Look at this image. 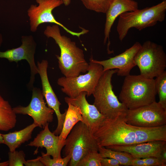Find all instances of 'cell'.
<instances>
[{
  "instance_id": "836d02e7",
  "label": "cell",
  "mask_w": 166,
  "mask_h": 166,
  "mask_svg": "<svg viewBox=\"0 0 166 166\" xmlns=\"http://www.w3.org/2000/svg\"><path fill=\"white\" fill-rule=\"evenodd\" d=\"M63 2V4L66 6H69L70 2L71 0H61Z\"/></svg>"
},
{
  "instance_id": "f546056e",
  "label": "cell",
  "mask_w": 166,
  "mask_h": 166,
  "mask_svg": "<svg viewBox=\"0 0 166 166\" xmlns=\"http://www.w3.org/2000/svg\"><path fill=\"white\" fill-rule=\"evenodd\" d=\"M101 166H119L121 164L117 160L114 159L103 157L101 161Z\"/></svg>"
},
{
  "instance_id": "6da1fadb",
  "label": "cell",
  "mask_w": 166,
  "mask_h": 166,
  "mask_svg": "<svg viewBox=\"0 0 166 166\" xmlns=\"http://www.w3.org/2000/svg\"><path fill=\"white\" fill-rule=\"evenodd\" d=\"M44 33L47 38H53L59 47L60 55L56 57L59 68L65 77L76 76L88 71L89 64L85 58L83 50L69 38L61 35L58 25L47 26Z\"/></svg>"
},
{
  "instance_id": "ffe728a7",
  "label": "cell",
  "mask_w": 166,
  "mask_h": 166,
  "mask_svg": "<svg viewBox=\"0 0 166 166\" xmlns=\"http://www.w3.org/2000/svg\"><path fill=\"white\" fill-rule=\"evenodd\" d=\"M132 126L136 136L135 144L153 141H166V124L152 127Z\"/></svg>"
},
{
  "instance_id": "d590c367",
  "label": "cell",
  "mask_w": 166,
  "mask_h": 166,
  "mask_svg": "<svg viewBox=\"0 0 166 166\" xmlns=\"http://www.w3.org/2000/svg\"><path fill=\"white\" fill-rule=\"evenodd\" d=\"M3 144V141L2 134L0 133V144Z\"/></svg>"
},
{
  "instance_id": "f1b7e54d",
  "label": "cell",
  "mask_w": 166,
  "mask_h": 166,
  "mask_svg": "<svg viewBox=\"0 0 166 166\" xmlns=\"http://www.w3.org/2000/svg\"><path fill=\"white\" fill-rule=\"evenodd\" d=\"M147 166H166V161L159 158L149 157L143 158Z\"/></svg>"
},
{
  "instance_id": "8fae6325",
  "label": "cell",
  "mask_w": 166,
  "mask_h": 166,
  "mask_svg": "<svg viewBox=\"0 0 166 166\" xmlns=\"http://www.w3.org/2000/svg\"><path fill=\"white\" fill-rule=\"evenodd\" d=\"M31 101L26 107L21 105L13 108L16 114L28 115L31 117L34 124L40 128H44L53 120L54 110L46 105L42 91L33 87Z\"/></svg>"
},
{
  "instance_id": "2e32d148",
  "label": "cell",
  "mask_w": 166,
  "mask_h": 166,
  "mask_svg": "<svg viewBox=\"0 0 166 166\" xmlns=\"http://www.w3.org/2000/svg\"><path fill=\"white\" fill-rule=\"evenodd\" d=\"M105 147L127 152L133 158H160L162 152L166 149V141H153L127 145H112Z\"/></svg>"
},
{
  "instance_id": "4316f807",
  "label": "cell",
  "mask_w": 166,
  "mask_h": 166,
  "mask_svg": "<svg viewBox=\"0 0 166 166\" xmlns=\"http://www.w3.org/2000/svg\"><path fill=\"white\" fill-rule=\"evenodd\" d=\"M103 157L98 151H91L87 154L77 163V166H101Z\"/></svg>"
},
{
  "instance_id": "d6986e66",
  "label": "cell",
  "mask_w": 166,
  "mask_h": 166,
  "mask_svg": "<svg viewBox=\"0 0 166 166\" xmlns=\"http://www.w3.org/2000/svg\"><path fill=\"white\" fill-rule=\"evenodd\" d=\"M37 127V125L33 123L21 130L2 134L3 144L8 147L10 151L16 150L22 144L31 139L32 132Z\"/></svg>"
},
{
  "instance_id": "ac0fdd59",
  "label": "cell",
  "mask_w": 166,
  "mask_h": 166,
  "mask_svg": "<svg viewBox=\"0 0 166 166\" xmlns=\"http://www.w3.org/2000/svg\"><path fill=\"white\" fill-rule=\"evenodd\" d=\"M138 9V3L133 0H113L107 10L104 29V43L108 39L109 42V34L112 27L118 16L126 12H131Z\"/></svg>"
},
{
  "instance_id": "8d00e7d4",
  "label": "cell",
  "mask_w": 166,
  "mask_h": 166,
  "mask_svg": "<svg viewBox=\"0 0 166 166\" xmlns=\"http://www.w3.org/2000/svg\"><path fill=\"white\" fill-rule=\"evenodd\" d=\"M1 159L0 158V160H1Z\"/></svg>"
},
{
  "instance_id": "7a4b0ae2",
  "label": "cell",
  "mask_w": 166,
  "mask_h": 166,
  "mask_svg": "<svg viewBox=\"0 0 166 166\" xmlns=\"http://www.w3.org/2000/svg\"><path fill=\"white\" fill-rule=\"evenodd\" d=\"M157 94L154 78L129 74L125 77L119 99L128 109H132L156 101Z\"/></svg>"
},
{
  "instance_id": "83f0119b",
  "label": "cell",
  "mask_w": 166,
  "mask_h": 166,
  "mask_svg": "<svg viewBox=\"0 0 166 166\" xmlns=\"http://www.w3.org/2000/svg\"><path fill=\"white\" fill-rule=\"evenodd\" d=\"M8 155V166H23L25 165L26 160H25L26 155L22 150L18 151L15 150L13 152L10 151Z\"/></svg>"
},
{
  "instance_id": "4fadbf2b",
  "label": "cell",
  "mask_w": 166,
  "mask_h": 166,
  "mask_svg": "<svg viewBox=\"0 0 166 166\" xmlns=\"http://www.w3.org/2000/svg\"><path fill=\"white\" fill-rule=\"evenodd\" d=\"M48 62L43 60L41 62L38 61V73L40 76L42 86V92L48 106L52 109L55 113L57 119V125L53 131L54 134L59 135L62 131L66 113V109L63 113L60 112L61 105L59 101L49 82L47 73Z\"/></svg>"
},
{
  "instance_id": "cb8c5ba5",
  "label": "cell",
  "mask_w": 166,
  "mask_h": 166,
  "mask_svg": "<svg viewBox=\"0 0 166 166\" xmlns=\"http://www.w3.org/2000/svg\"><path fill=\"white\" fill-rule=\"evenodd\" d=\"M155 86L159 97L158 103L166 110V71L156 77Z\"/></svg>"
},
{
  "instance_id": "44dd1931",
  "label": "cell",
  "mask_w": 166,
  "mask_h": 166,
  "mask_svg": "<svg viewBox=\"0 0 166 166\" xmlns=\"http://www.w3.org/2000/svg\"><path fill=\"white\" fill-rule=\"evenodd\" d=\"M68 108L62 129L59 135V141L61 143L65 142V140L74 126L79 121L82 122L83 119L79 109L70 104H67Z\"/></svg>"
},
{
  "instance_id": "484cf974",
  "label": "cell",
  "mask_w": 166,
  "mask_h": 166,
  "mask_svg": "<svg viewBox=\"0 0 166 166\" xmlns=\"http://www.w3.org/2000/svg\"><path fill=\"white\" fill-rule=\"evenodd\" d=\"M42 156H38L39 160L45 166H66L69 162L71 156L68 155L64 158H51L50 156L42 152Z\"/></svg>"
},
{
  "instance_id": "9a60e30c",
  "label": "cell",
  "mask_w": 166,
  "mask_h": 166,
  "mask_svg": "<svg viewBox=\"0 0 166 166\" xmlns=\"http://www.w3.org/2000/svg\"><path fill=\"white\" fill-rule=\"evenodd\" d=\"M86 96V93L83 92L75 98L66 97L64 99L67 104H70L79 109L83 119L82 122L93 134L105 117L93 104L88 103Z\"/></svg>"
},
{
  "instance_id": "d4e9b609",
  "label": "cell",
  "mask_w": 166,
  "mask_h": 166,
  "mask_svg": "<svg viewBox=\"0 0 166 166\" xmlns=\"http://www.w3.org/2000/svg\"><path fill=\"white\" fill-rule=\"evenodd\" d=\"M88 9L105 13L113 0H81Z\"/></svg>"
},
{
  "instance_id": "277c9868",
  "label": "cell",
  "mask_w": 166,
  "mask_h": 166,
  "mask_svg": "<svg viewBox=\"0 0 166 166\" xmlns=\"http://www.w3.org/2000/svg\"><path fill=\"white\" fill-rule=\"evenodd\" d=\"M117 71L115 69L103 72L92 94L93 105L106 118L124 116L128 109L119 101L113 90L112 78Z\"/></svg>"
},
{
  "instance_id": "4dcf8cb0",
  "label": "cell",
  "mask_w": 166,
  "mask_h": 166,
  "mask_svg": "<svg viewBox=\"0 0 166 166\" xmlns=\"http://www.w3.org/2000/svg\"><path fill=\"white\" fill-rule=\"evenodd\" d=\"M25 166H44L42 163L39 160V157L35 159L26 160Z\"/></svg>"
},
{
  "instance_id": "603a6c76",
  "label": "cell",
  "mask_w": 166,
  "mask_h": 166,
  "mask_svg": "<svg viewBox=\"0 0 166 166\" xmlns=\"http://www.w3.org/2000/svg\"><path fill=\"white\" fill-rule=\"evenodd\" d=\"M98 151L103 158H112L118 161L121 165L131 166L133 158L126 152L115 150L103 147H99Z\"/></svg>"
},
{
  "instance_id": "1f68e13d",
  "label": "cell",
  "mask_w": 166,
  "mask_h": 166,
  "mask_svg": "<svg viewBox=\"0 0 166 166\" xmlns=\"http://www.w3.org/2000/svg\"><path fill=\"white\" fill-rule=\"evenodd\" d=\"M132 166H147L143 158H133L131 161Z\"/></svg>"
},
{
  "instance_id": "e0dca14e",
  "label": "cell",
  "mask_w": 166,
  "mask_h": 166,
  "mask_svg": "<svg viewBox=\"0 0 166 166\" xmlns=\"http://www.w3.org/2000/svg\"><path fill=\"white\" fill-rule=\"evenodd\" d=\"M43 129L27 145L38 148L44 147L46 150V155L51 156L53 158H62L61 152L65 146V142L62 143L60 142L59 135L50 131L49 124Z\"/></svg>"
},
{
  "instance_id": "e575fe53",
  "label": "cell",
  "mask_w": 166,
  "mask_h": 166,
  "mask_svg": "<svg viewBox=\"0 0 166 166\" xmlns=\"http://www.w3.org/2000/svg\"><path fill=\"white\" fill-rule=\"evenodd\" d=\"M8 166V161L0 163V166Z\"/></svg>"
},
{
  "instance_id": "3957f363",
  "label": "cell",
  "mask_w": 166,
  "mask_h": 166,
  "mask_svg": "<svg viewBox=\"0 0 166 166\" xmlns=\"http://www.w3.org/2000/svg\"><path fill=\"white\" fill-rule=\"evenodd\" d=\"M166 0L141 10L124 13L119 16L117 30L122 41L132 28L140 31L163 21L165 17Z\"/></svg>"
},
{
  "instance_id": "7c38bea8",
  "label": "cell",
  "mask_w": 166,
  "mask_h": 166,
  "mask_svg": "<svg viewBox=\"0 0 166 166\" xmlns=\"http://www.w3.org/2000/svg\"><path fill=\"white\" fill-rule=\"evenodd\" d=\"M2 42L0 35V46ZM22 45L19 47L8 49L4 52L0 51V58L7 59L10 62L15 61L17 63L22 60H26L29 64L30 69V77L28 87L32 89L35 81V76L38 73L37 65L35 64L34 55L36 43L32 36H23Z\"/></svg>"
},
{
  "instance_id": "9c48e42d",
  "label": "cell",
  "mask_w": 166,
  "mask_h": 166,
  "mask_svg": "<svg viewBox=\"0 0 166 166\" xmlns=\"http://www.w3.org/2000/svg\"><path fill=\"white\" fill-rule=\"evenodd\" d=\"M128 124L143 127L166 124V110L156 101L135 109H128L124 117Z\"/></svg>"
},
{
  "instance_id": "5bb4252c",
  "label": "cell",
  "mask_w": 166,
  "mask_h": 166,
  "mask_svg": "<svg viewBox=\"0 0 166 166\" xmlns=\"http://www.w3.org/2000/svg\"><path fill=\"white\" fill-rule=\"evenodd\" d=\"M141 45L136 42L124 52L108 59L97 61L94 60L92 57V61L101 64L103 67V71L117 69L118 76H126L130 74L131 70L136 66L134 61V57Z\"/></svg>"
},
{
  "instance_id": "7402d4cb",
  "label": "cell",
  "mask_w": 166,
  "mask_h": 166,
  "mask_svg": "<svg viewBox=\"0 0 166 166\" xmlns=\"http://www.w3.org/2000/svg\"><path fill=\"white\" fill-rule=\"evenodd\" d=\"M16 114L8 101L0 95V130L8 131L17 123Z\"/></svg>"
},
{
  "instance_id": "52a82bcc",
  "label": "cell",
  "mask_w": 166,
  "mask_h": 166,
  "mask_svg": "<svg viewBox=\"0 0 166 166\" xmlns=\"http://www.w3.org/2000/svg\"><path fill=\"white\" fill-rule=\"evenodd\" d=\"M92 56L89 59L88 72L76 76L59 78L57 84L62 87L61 91L68 97L74 98L85 92L87 97L92 95L103 71L102 66L93 61Z\"/></svg>"
},
{
  "instance_id": "d6a6232c",
  "label": "cell",
  "mask_w": 166,
  "mask_h": 166,
  "mask_svg": "<svg viewBox=\"0 0 166 166\" xmlns=\"http://www.w3.org/2000/svg\"><path fill=\"white\" fill-rule=\"evenodd\" d=\"M159 158L163 160L166 161V149L163 150Z\"/></svg>"
},
{
  "instance_id": "8992f818",
  "label": "cell",
  "mask_w": 166,
  "mask_h": 166,
  "mask_svg": "<svg viewBox=\"0 0 166 166\" xmlns=\"http://www.w3.org/2000/svg\"><path fill=\"white\" fill-rule=\"evenodd\" d=\"M65 156H71L69 165L77 166L79 161L89 152L98 151L99 146L93 134L86 125L78 122L65 140Z\"/></svg>"
},
{
  "instance_id": "30bf717a",
  "label": "cell",
  "mask_w": 166,
  "mask_h": 166,
  "mask_svg": "<svg viewBox=\"0 0 166 166\" xmlns=\"http://www.w3.org/2000/svg\"><path fill=\"white\" fill-rule=\"evenodd\" d=\"M36 1L38 4V5H31L27 11L31 31L35 32L36 31L38 27L40 24L45 23H51L61 26L68 33L78 38L89 32L88 30L83 28H81L82 31L80 32L73 31L55 19L52 12L54 8L63 4L61 0Z\"/></svg>"
},
{
  "instance_id": "ba28073f",
  "label": "cell",
  "mask_w": 166,
  "mask_h": 166,
  "mask_svg": "<svg viewBox=\"0 0 166 166\" xmlns=\"http://www.w3.org/2000/svg\"><path fill=\"white\" fill-rule=\"evenodd\" d=\"M134 61L140 75L154 78L162 73L166 68V54L162 46L150 41L141 45L136 54Z\"/></svg>"
},
{
  "instance_id": "5b68a950",
  "label": "cell",
  "mask_w": 166,
  "mask_h": 166,
  "mask_svg": "<svg viewBox=\"0 0 166 166\" xmlns=\"http://www.w3.org/2000/svg\"><path fill=\"white\" fill-rule=\"evenodd\" d=\"M124 117L105 118L103 120L93 134L99 147L135 144L133 128L125 121Z\"/></svg>"
}]
</instances>
